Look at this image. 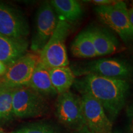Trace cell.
Segmentation results:
<instances>
[{"instance_id":"cell-15","label":"cell","mask_w":133,"mask_h":133,"mask_svg":"<svg viewBox=\"0 0 133 133\" xmlns=\"http://www.w3.org/2000/svg\"><path fill=\"white\" fill-rule=\"evenodd\" d=\"M70 50L75 57L88 59L97 57L89 28L76 36L71 44Z\"/></svg>"},{"instance_id":"cell-9","label":"cell","mask_w":133,"mask_h":133,"mask_svg":"<svg viewBox=\"0 0 133 133\" xmlns=\"http://www.w3.org/2000/svg\"><path fill=\"white\" fill-rule=\"evenodd\" d=\"M82 112L85 126L92 133H112V122L97 100L81 94Z\"/></svg>"},{"instance_id":"cell-11","label":"cell","mask_w":133,"mask_h":133,"mask_svg":"<svg viewBox=\"0 0 133 133\" xmlns=\"http://www.w3.org/2000/svg\"><path fill=\"white\" fill-rule=\"evenodd\" d=\"M26 38H14L0 33V61L8 66L26 54Z\"/></svg>"},{"instance_id":"cell-16","label":"cell","mask_w":133,"mask_h":133,"mask_svg":"<svg viewBox=\"0 0 133 133\" xmlns=\"http://www.w3.org/2000/svg\"><path fill=\"white\" fill-rule=\"evenodd\" d=\"M49 75L51 83L58 95L69 91L75 81V76L69 66L50 69Z\"/></svg>"},{"instance_id":"cell-2","label":"cell","mask_w":133,"mask_h":133,"mask_svg":"<svg viewBox=\"0 0 133 133\" xmlns=\"http://www.w3.org/2000/svg\"><path fill=\"white\" fill-rule=\"evenodd\" d=\"M70 69L75 76L93 74L126 80L133 74V68L130 64L123 60L112 58L75 63Z\"/></svg>"},{"instance_id":"cell-3","label":"cell","mask_w":133,"mask_h":133,"mask_svg":"<svg viewBox=\"0 0 133 133\" xmlns=\"http://www.w3.org/2000/svg\"><path fill=\"white\" fill-rule=\"evenodd\" d=\"M71 28L70 24L59 17L54 33L39 53L40 61L48 69L69 66L65 41Z\"/></svg>"},{"instance_id":"cell-10","label":"cell","mask_w":133,"mask_h":133,"mask_svg":"<svg viewBox=\"0 0 133 133\" xmlns=\"http://www.w3.org/2000/svg\"><path fill=\"white\" fill-rule=\"evenodd\" d=\"M29 26L19 10L0 1V33L14 38H26Z\"/></svg>"},{"instance_id":"cell-12","label":"cell","mask_w":133,"mask_h":133,"mask_svg":"<svg viewBox=\"0 0 133 133\" xmlns=\"http://www.w3.org/2000/svg\"><path fill=\"white\" fill-rule=\"evenodd\" d=\"M88 28L97 56L112 54L118 51L119 41L114 33L101 26H91Z\"/></svg>"},{"instance_id":"cell-7","label":"cell","mask_w":133,"mask_h":133,"mask_svg":"<svg viewBox=\"0 0 133 133\" xmlns=\"http://www.w3.org/2000/svg\"><path fill=\"white\" fill-rule=\"evenodd\" d=\"M55 114L59 122L69 128L78 131L85 126L81 96L71 91L59 94Z\"/></svg>"},{"instance_id":"cell-24","label":"cell","mask_w":133,"mask_h":133,"mask_svg":"<svg viewBox=\"0 0 133 133\" xmlns=\"http://www.w3.org/2000/svg\"><path fill=\"white\" fill-rule=\"evenodd\" d=\"M112 133H123V132L119 130H115L114 131H112Z\"/></svg>"},{"instance_id":"cell-14","label":"cell","mask_w":133,"mask_h":133,"mask_svg":"<svg viewBox=\"0 0 133 133\" xmlns=\"http://www.w3.org/2000/svg\"><path fill=\"white\" fill-rule=\"evenodd\" d=\"M58 17L62 18L69 24L78 21L83 17V8L76 0H52L49 1Z\"/></svg>"},{"instance_id":"cell-6","label":"cell","mask_w":133,"mask_h":133,"mask_svg":"<svg viewBox=\"0 0 133 133\" xmlns=\"http://www.w3.org/2000/svg\"><path fill=\"white\" fill-rule=\"evenodd\" d=\"M59 17L50 2L43 3L35 16V29L30 48L35 53H39L49 40L57 25Z\"/></svg>"},{"instance_id":"cell-25","label":"cell","mask_w":133,"mask_h":133,"mask_svg":"<svg viewBox=\"0 0 133 133\" xmlns=\"http://www.w3.org/2000/svg\"><path fill=\"white\" fill-rule=\"evenodd\" d=\"M0 133H11V132H5V131L2 130V129L0 128Z\"/></svg>"},{"instance_id":"cell-8","label":"cell","mask_w":133,"mask_h":133,"mask_svg":"<svg viewBox=\"0 0 133 133\" xmlns=\"http://www.w3.org/2000/svg\"><path fill=\"white\" fill-rule=\"evenodd\" d=\"M40 61L36 53H26L8 66L0 81V85L13 88L29 85L35 69Z\"/></svg>"},{"instance_id":"cell-22","label":"cell","mask_w":133,"mask_h":133,"mask_svg":"<svg viewBox=\"0 0 133 133\" xmlns=\"http://www.w3.org/2000/svg\"><path fill=\"white\" fill-rule=\"evenodd\" d=\"M128 15L131 24H132L133 26V8H131L128 9Z\"/></svg>"},{"instance_id":"cell-13","label":"cell","mask_w":133,"mask_h":133,"mask_svg":"<svg viewBox=\"0 0 133 133\" xmlns=\"http://www.w3.org/2000/svg\"><path fill=\"white\" fill-rule=\"evenodd\" d=\"M28 86L44 97H54L58 95L57 91L51 83L49 69L40 61L35 69Z\"/></svg>"},{"instance_id":"cell-18","label":"cell","mask_w":133,"mask_h":133,"mask_svg":"<svg viewBox=\"0 0 133 133\" xmlns=\"http://www.w3.org/2000/svg\"><path fill=\"white\" fill-rule=\"evenodd\" d=\"M11 133H59L54 128L46 123H32L16 129Z\"/></svg>"},{"instance_id":"cell-4","label":"cell","mask_w":133,"mask_h":133,"mask_svg":"<svg viewBox=\"0 0 133 133\" xmlns=\"http://www.w3.org/2000/svg\"><path fill=\"white\" fill-rule=\"evenodd\" d=\"M94 10L100 21L115 32L124 43H133V26L125 3L116 1L111 5L96 6Z\"/></svg>"},{"instance_id":"cell-23","label":"cell","mask_w":133,"mask_h":133,"mask_svg":"<svg viewBox=\"0 0 133 133\" xmlns=\"http://www.w3.org/2000/svg\"><path fill=\"white\" fill-rule=\"evenodd\" d=\"M78 133H92L88 129L86 126L82 128L78 131Z\"/></svg>"},{"instance_id":"cell-1","label":"cell","mask_w":133,"mask_h":133,"mask_svg":"<svg viewBox=\"0 0 133 133\" xmlns=\"http://www.w3.org/2000/svg\"><path fill=\"white\" fill-rule=\"evenodd\" d=\"M73 86L81 94H88L97 100L112 120L123 109L130 91L127 80L93 74L75 79Z\"/></svg>"},{"instance_id":"cell-5","label":"cell","mask_w":133,"mask_h":133,"mask_svg":"<svg viewBox=\"0 0 133 133\" xmlns=\"http://www.w3.org/2000/svg\"><path fill=\"white\" fill-rule=\"evenodd\" d=\"M12 103L14 117L18 118L39 117L49 110L46 97L28 86L15 88Z\"/></svg>"},{"instance_id":"cell-17","label":"cell","mask_w":133,"mask_h":133,"mask_svg":"<svg viewBox=\"0 0 133 133\" xmlns=\"http://www.w3.org/2000/svg\"><path fill=\"white\" fill-rule=\"evenodd\" d=\"M13 88L0 85V120L10 121L13 115Z\"/></svg>"},{"instance_id":"cell-19","label":"cell","mask_w":133,"mask_h":133,"mask_svg":"<svg viewBox=\"0 0 133 133\" xmlns=\"http://www.w3.org/2000/svg\"><path fill=\"white\" fill-rule=\"evenodd\" d=\"M126 113L127 117L128 133H133V102L128 106Z\"/></svg>"},{"instance_id":"cell-21","label":"cell","mask_w":133,"mask_h":133,"mask_svg":"<svg viewBox=\"0 0 133 133\" xmlns=\"http://www.w3.org/2000/svg\"><path fill=\"white\" fill-rule=\"evenodd\" d=\"M8 66L5 65L4 63L0 61V76H3L4 75L5 72L6 71Z\"/></svg>"},{"instance_id":"cell-26","label":"cell","mask_w":133,"mask_h":133,"mask_svg":"<svg viewBox=\"0 0 133 133\" xmlns=\"http://www.w3.org/2000/svg\"><path fill=\"white\" fill-rule=\"evenodd\" d=\"M132 8H133V1H132Z\"/></svg>"},{"instance_id":"cell-20","label":"cell","mask_w":133,"mask_h":133,"mask_svg":"<svg viewBox=\"0 0 133 133\" xmlns=\"http://www.w3.org/2000/svg\"><path fill=\"white\" fill-rule=\"evenodd\" d=\"M94 4L97 5V6H107V5H111L114 4L116 1H111V0H94L92 1Z\"/></svg>"}]
</instances>
